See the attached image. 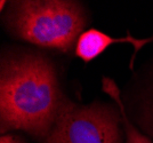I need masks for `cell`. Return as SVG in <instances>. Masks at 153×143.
<instances>
[{"instance_id": "7", "label": "cell", "mask_w": 153, "mask_h": 143, "mask_svg": "<svg viewBox=\"0 0 153 143\" xmlns=\"http://www.w3.org/2000/svg\"><path fill=\"white\" fill-rule=\"evenodd\" d=\"M0 143H27L25 139L19 134L7 133L0 137Z\"/></svg>"}, {"instance_id": "4", "label": "cell", "mask_w": 153, "mask_h": 143, "mask_svg": "<svg viewBox=\"0 0 153 143\" xmlns=\"http://www.w3.org/2000/svg\"><path fill=\"white\" fill-rule=\"evenodd\" d=\"M121 102L128 119L140 133L153 140V57L133 76Z\"/></svg>"}, {"instance_id": "3", "label": "cell", "mask_w": 153, "mask_h": 143, "mask_svg": "<svg viewBox=\"0 0 153 143\" xmlns=\"http://www.w3.org/2000/svg\"><path fill=\"white\" fill-rule=\"evenodd\" d=\"M122 117L117 104L69 101L41 143H122Z\"/></svg>"}, {"instance_id": "6", "label": "cell", "mask_w": 153, "mask_h": 143, "mask_svg": "<svg viewBox=\"0 0 153 143\" xmlns=\"http://www.w3.org/2000/svg\"><path fill=\"white\" fill-rule=\"evenodd\" d=\"M102 88L103 91L108 94L110 98L113 100V102L119 108L120 113L122 117V125L125 130V136H126V143H153L151 139L145 136L143 133L135 127L131 121L128 119L126 112L123 110L121 102V91L118 87V85L108 77H104L102 80Z\"/></svg>"}, {"instance_id": "1", "label": "cell", "mask_w": 153, "mask_h": 143, "mask_svg": "<svg viewBox=\"0 0 153 143\" xmlns=\"http://www.w3.org/2000/svg\"><path fill=\"white\" fill-rule=\"evenodd\" d=\"M70 98L55 63L42 51L12 46L0 61V132H25L41 143Z\"/></svg>"}, {"instance_id": "2", "label": "cell", "mask_w": 153, "mask_h": 143, "mask_svg": "<svg viewBox=\"0 0 153 143\" xmlns=\"http://www.w3.org/2000/svg\"><path fill=\"white\" fill-rule=\"evenodd\" d=\"M4 13L6 30L14 38L68 53L76 48L88 24V14L74 0H16Z\"/></svg>"}, {"instance_id": "8", "label": "cell", "mask_w": 153, "mask_h": 143, "mask_svg": "<svg viewBox=\"0 0 153 143\" xmlns=\"http://www.w3.org/2000/svg\"><path fill=\"white\" fill-rule=\"evenodd\" d=\"M7 4H8V2L5 1V0H1V1H0V9H1V12H4V7L6 6Z\"/></svg>"}, {"instance_id": "5", "label": "cell", "mask_w": 153, "mask_h": 143, "mask_svg": "<svg viewBox=\"0 0 153 143\" xmlns=\"http://www.w3.org/2000/svg\"><path fill=\"white\" fill-rule=\"evenodd\" d=\"M153 42V36L149 38H134L127 33L126 37L114 38L106 33L102 32L97 29H88L79 37L76 44L74 52L76 55L80 60H82L85 63H89L91 61L101 56L103 53L108 49V47L115 44H130L134 47V54L131 57L130 66L133 68L134 60L136 54L147 44Z\"/></svg>"}]
</instances>
